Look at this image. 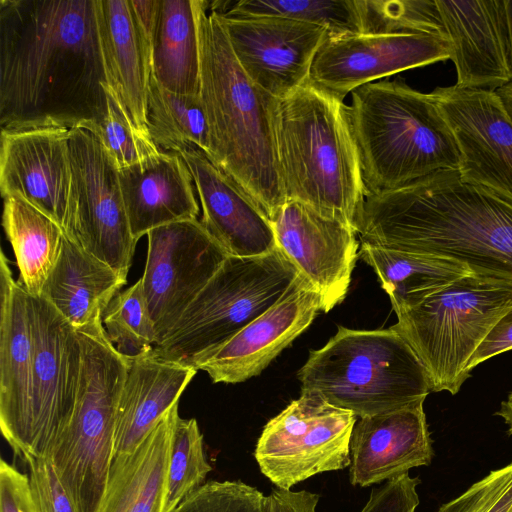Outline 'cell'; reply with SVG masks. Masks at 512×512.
Returning <instances> with one entry per match:
<instances>
[{"mask_svg":"<svg viewBox=\"0 0 512 512\" xmlns=\"http://www.w3.org/2000/svg\"><path fill=\"white\" fill-rule=\"evenodd\" d=\"M76 330L82 347L77 400L46 457L77 511L96 512L114 460L115 411L128 361L108 340L102 318Z\"/></svg>","mask_w":512,"mask_h":512,"instance_id":"cell-7","label":"cell"},{"mask_svg":"<svg viewBox=\"0 0 512 512\" xmlns=\"http://www.w3.org/2000/svg\"><path fill=\"white\" fill-rule=\"evenodd\" d=\"M505 109L512 119V82L496 90Z\"/></svg>","mask_w":512,"mask_h":512,"instance_id":"cell-47","label":"cell"},{"mask_svg":"<svg viewBox=\"0 0 512 512\" xmlns=\"http://www.w3.org/2000/svg\"><path fill=\"white\" fill-rule=\"evenodd\" d=\"M510 61L512 64V0H499Z\"/></svg>","mask_w":512,"mask_h":512,"instance_id":"cell-45","label":"cell"},{"mask_svg":"<svg viewBox=\"0 0 512 512\" xmlns=\"http://www.w3.org/2000/svg\"><path fill=\"white\" fill-rule=\"evenodd\" d=\"M437 512H512V462L491 471Z\"/></svg>","mask_w":512,"mask_h":512,"instance_id":"cell-39","label":"cell"},{"mask_svg":"<svg viewBox=\"0 0 512 512\" xmlns=\"http://www.w3.org/2000/svg\"><path fill=\"white\" fill-rule=\"evenodd\" d=\"M69 150L72 182L64 235L127 279L138 241L118 169L92 128L70 129Z\"/></svg>","mask_w":512,"mask_h":512,"instance_id":"cell-10","label":"cell"},{"mask_svg":"<svg viewBox=\"0 0 512 512\" xmlns=\"http://www.w3.org/2000/svg\"><path fill=\"white\" fill-rule=\"evenodd\" d=\"M118 172L130 229L137 241L154 228L197 219L193 178L180 154L161 151Z\"/></svg>","mask_w":512,"mask_h":512,"instance_id":"cell-24","label":"cell"},{"mask_svg":"<svg viewBox=\"0 0 512 512\" xmlns=\"http://www.w3.org/2000/svg\"><path fill=\"white\" fill-rule=\"evenodd\" d=\"M360 242L461 263L512 285V201L442 170L396 189L368 194Z\"/></svg>","mask_w":512,"mask_h":512,"instance_id":"cell-2","label":"cell"},{"mask_svg":"<svg viewBox=\"0 0 512 512\" xmlns=\"http://www.w3.org/2000/svg\"><path fill=\"white\" fill-rule=\"evenodd\" d=\"M298 276L278 248L260 257L228 256L152 354L198 370L287 294Z\"/></svg>","mask_w":512,"mask_h":512,"instance_id":"cell-8","label":"cell"},{"mask_svg":"<svg viewBox=\"0 0 512 512\" xmlns=\"http://www.w3.org/2000/svg\"><path fill=\"white\" fill-rule=\"evenodd\" d=\"M2 224L19 269V283L34 297L42 288L58 259L63 229L24 199L3 198Z\"/></svg>","mask_w":512,"mask_h":512,"instance_id":"cell-31","label":"cell"},{"mask_svg":"<svg viewBox=\"0 0 512 512\" xmlns=\"http://www.w3.org/2000/svg\"><path fill=\"white\" fill-rule=\"evenodd\" d=\"M198 14L200 87L210 129L211 161L272 221L285 204L274 129L276 98L257 86L237 61L221 18Z\"/></svg>","mask_w":512,"mask_h":512,"instance_id":"cell-3","label":"cell"},{"mask_svg":"<svg viewBox=\"0 0 512 512\" xmlns=\"http://www.w3.org/2000/svg\"><path fill=\"white\" fill-rule=\"evenodd\" d=\"M37 512H78L48 457H24Z\"/></svg>","mask_w":512,"mask_h":512,"instance_id":"cell-40","label":"cell"},{"mask_svg":"<svg viewBox=\"0 0 512 512\" xmlns=\"http://www.w3.org/2000/svg\"><path fill=\"white\" fill-rule=\"evenodd\" d=\"M274 129L286 201L356 231L368 192L343 100L309 80L276 100Z\"/></svg>","mask_w":512,"mask_h":512,"instance_id":"cell-4","label":"cell"},{"mask_svg":"<svg viewBox=\"0 0 512 512\" xmlns=\"http://www.w3.org/2000/svg\"><path fill=\"white\" fill-rule=\"evenodd\" d=\"M423 404L357 419L350 441L352 485L380 484L431 463L434 452Z\"/></svg>","mask_w":512,"mask_h":512,"instance_id":"cell-22","label":"cell"},{"mask_svg":"<svg viewBox=\"0 0 512 512\" xmlns=\"http://www.w3.org/2000/svg\"><path fill=\"white\" fill-rule=\"evenodd\" d=\"M148 130L162 151L202 152L210 160L211 138L199 95H184L163 88L152 76L148 96Z\"/></svg>","mask_w":512,"mask_h":512,"instance_id":"cell-32","label":"cell"},{"mask_svg":"<svg viewBox=\"0 0 512 512\" xmlns=\"http://www.w3.org/2000/svg\"><path fill=\"white\" fill-rule=\"evenodd\" d=\"M180 155L200 199V221L229 256L260 257L277 249L271 220L240 186L202 152Z\"/></svg>","mask_w":512,"mask_h":512,"instance_id":"cell-21","label":"cell"},{"mask_svg":"<svg viewBox=\"0 0 512 512\" xmlns=\"http://www.w3.org/2000/svg\"><path fill=\"white\" fill-rule=\"evenodd\" d=\"M0 512H37L29 476L4 459L0 462Z\"/></svg>","mask_w":512,"mask_h":512,"instance_id":"cell-42","label":"cell"},{"mask_svg":"<svg viewBox=\"0 0 512 512\" xmlns=\"http://www.w3.org/2000/svg\"><path fill=\"white\" fill-rule=\"evenodd\" d=\"M34 339L30 295L0 256V428L23 456L30 425Z\"/></svg>","mask_w":512,"mask_h":512,"instance_id":"cell-20","label":"cell"},{"mask_svg":"<svg viewBox=\"0 0 512 512\" xmlns=\"http://www.w3.org/2000/svg\"><path fill=\"white\" fill-rule=\"evenodd\" d=\"M97 18L108 84L132 121L148 130L152 51L138 29L130 0H97Z\"/></svg>","mask_w":512,"mask_h":512,"instance_id":"cell-26","label":"cell"},{"mask_svg":"<svg viewBox=\"0 0 512 512\" xmlns=\"http://www.w3.org/2000/svg\"><path fill=\"white\" fill-rule=\"evenodd\" d=\"M69 131L67 128L1 130L2 197L26 200L63 231L72 182Z\"/></svg>","mask_w":512,"mask_h":512,"instance_id":"cell-18","label":"cell"},{"mask_svg":"<svg viewBox=\"0 0 512 512\" xmlns=\"http://www.w3.org/2000/svg\"><path fill=\"white\" fill-rule=\"evenodd\" d=\"M512 350V307L493 326L467 364L470 373L477 365Z\"/></svg>","mask_w":512,"mask_h":512,"instance_id":"cell-43","label":"cell"},{"mask_svg":"<svg viewBox=\"0 0 512 512\" xmlns=\"http://www.w3.org/2000/svg\"><path fill=\"white\" fill-rule=\"evenodd\" d=\"M449 43L418 32L359 33L328 37L312 65L310 81L343 100L373 80L450 59Z\"/></svg>","mask_w":512,"mask_h":512,"instance_id":"cell-16","label":"cell"},{"mask_svg":"<svg viewBox=\"0 0 512 512\" xmlns=\"http://www.w3.org/2000/svg\"><path fill=\"white\" fill-rule=\"evenodd\" d=\"M277 248L317 292L321 311L341 303L358 257L351 226L298 201H286L272 219Z\"/></svg>","mask_w":512,"mask_h":512,"instance_id":"cell-17","label":"cell"},{"mask_svg":"<svg viewBox=\"0 0 512 512\" xmlns=\"http://www.w3.org/2000/svg\"><path fill=\"white\" fill-rule=\"evenodd\" d=\"M202 0H159L151 74L165 89L199 95L198 14Z\"/></svg>","mask_w":512,"mask_h":512,"instance_id":"cell-29","label":"cell"},{"mask_svg":"<svg viewBox=\"0 0 512 512\" xmlns=\"http://www.w3.org/2000/svg\"><path fill=\"white\" fill-rule=\"evenodd\" d=\"M266 496L241 480L204 483L172 512H265Z\"/></svg>","mask_w":512,"mask_h":512,"instance_id":"cell-38","label":"cell"},{"mask_svg":"<svg viewBox=\"0 0 512 512\" xmlns=\"http://www.w3.org/2000/svg\"><path fill=\"white\" fill-rule=\"evenodd\" d=\"M147 238L140 279L157 345L229 255L198 219L154 228Z\"/></svg>","mask_w":512,"mask_h":512,"instance_id":"cell-12","label":"cell"},{"mask_svg":"<svg viewBox=\"0 0 512 512\" xmlns=\"http://www.w3.org/2000/svg\"><path fill=\"white\" fill-rule=\"evenodd\" d=\"M347 117L368 194L460 168L456 139L430 93L402 81L368 83L352 92Z\"/></svg>","mask_w":512,"mask_h":512,"instance_id":"cell-5","label":"cell"},{"mask_svg":"<svg viewBox=\"0 0 512 512\" xmlns=\"http://www.w3.org/2000/svg\"><path fill=\"white\" fill-rule=\"evenodd\" d=\"M319 496L306 491L274 489L266 496L265 512H317Z\"/></svg>","mask_w":512,"mask_h":512,"instance_id":"cell-44","label":"cell"},{"mask_svg":"<svg viewBox=\"0 0 512 512\" xmlns=\"http://www.w3.org/2000/svg\"><path fill=\"white\" fill-rule=\"evenodd\" d=\"M126 282L110 266L64 235L58 259L40 297L75 329H81L102 318Z\"/></svg>","mask_w":512,"mask_h":512,"instance_id":"cell-28","label":"cell"},{"mask_svg":"<svg viewBox=\"0 0 512 512\" xmlns=\"http://www.w3.org/2000/svg\"><path fill=\"white\" fill-rule=\"evenodd\" d=\"M430 95L456 139L462 179L512 201V119L496 91L454 84Z\"/></svg>","mask_w":512,"mask_h":512,"instance_id":"cell-15","label":"cell"},{"mask_svg":"<svg viewBox=\"0 0 512 512\" xmlns=\"http://www.w3.org/2000/svg\"><path fill=\"white\" fill-rule=\"evenodd\" d=\"M219 17L246 75L276 99L310 80L315 57L329 37L325 27L279 16Z\"/></svg>","mask_w":512,"mask_h":512,"instance_id":"cell-14","label":"cell"},{"mask_svg":"<svg viewBox=\"0 0 512 512\" xmlns=\"http://www.w3.org/2000/svg\"><path fill=\"white\" fill-rule=\"evenodd\" d=\"M208 9L222 16H279L319 25L329 37L362 33L358 0H240L209 1Z\"/></svg>","mask_w":512,"mask_h":512,"instance_id":"cell-33","label":"cell"},{"mask_svg":"<svg viewBox=\"0 0 512 512\" xmlns=\"http://www.w3.org/2000/svg\"><path fill=\"white\" fill-rule=\"evenodd\" d=\"M301 392L315 393L357 418L424 403L427 373L408 343L392 329L338 326L298 372Z\"/></svg>","mask_w":512,"mask_h":512,"instance_id":"cell-6","label":"cell"},{"mask_svg":"<svg viewBox=\"0 0 512 512\" xmlns=\"http://www.w3.org/2000/svg\"><path fill=\"white\" fill-rule=\"evenodd\" d=\"M321 311L317 292L299 275L291 290L204 361L213 383L234 384L259 375Z\"/></svg>","mask_w":512,"mask_h":512,"instance_id":"cell-19","label":"cell"},{"mask_svg":"<svg viewBox=\"0 0 512 512\" xmlns=\"http://www.w3.org/2000/svg\"><path fill=\"white\" fill-rule=\"evenodd\" d=\"M102 324L108 340L127 360L153 352L157 341L141 279L113 298Z\"/></svg>","mask_w":512,"mask_h":512,"instance_id":"cell-34","label":"cell"},{"mask_svg":"<svg viewBox=\"0 0 512 512\" xmlns=\"http://www.w3.org/2000/svg\"><path fill=\"white\" fill-rule=\"evenodd\" d=\"M418 477L405 473L372 489L360 512H416L419 505Z\"/></svg>","mask_w":512,"mask_h":512,"instance_id":"cell-41","label":"cell"},{"mask_svg":"<svg viewBox=\"0 0 512 512\" xmlns=\"http://www.w3.org/2000/svg\"><path fill=\"white\" fill-rule=\"evenodd\" d=\"M30 295V294H29ZM34 339L27 456L46 457L77 400L82 347L77 330L44 298L30 295Z\"/></svg>","mask_w":512,"mask_h":512,"instance_id":"cell-13","label":"cell"},{"mask_svg":"<svg viewBox=\"0 0 512 512\" xmlns=\"http://www.w3.org/2000/svg\"><path fill=\"white\" fill-rule=\"evenodd\" d=\"M359 256L376 273L398 312L421 303L459 278L473 274L451 259L360 242Z\"/></svg>","mask_w":512,"mask_h":512,"instance_id":"cell-30","label":"cell"},{"mask_svg":"<svg viewBox=\"0 0 512 512\" xmlns=\"http://www.w3.org/2000/svg\"><path fill=\"white\" fill-rule=\"evenodd\" d=\"M176 403L130 454L115 457L96 512H163Z\"/></svg>","mask_w":512,"mask_h":512,"instance_id":"cell-27","label":"cell"},{"mask_svg":"<svg viewBox=\"0 0 512 512\" xmlns=\"http://www.w3.org/2000/svg\"><path fill=\"white\" fill-rule=\"evenodd\" d=\"M460 88L497 89L512 82L499 0H436Z\"/></svg>","mask_w":512,"mask_h":512,"instance_id":"cell-23","label":"cell"},{"mask_svg":"<svg viewBox=\"0 0 512 512\" xmlns=\"http://www.w3.org/2000/svg\"><path fill=\"white\" fill-rule=\"evenodd\" d=\"M496 414L504 420L508 427V432L512 434V392L502 401Z\"/></svg>","mask_w":512,"mask_h":512,"instance_id":"cell-46","label":"cell"},{"mask_svg":"<svg viewBox=\"0 0 512 512\" xmlns=\"http://www.w3.org/2000/svg\"><path fill=\"white\" fill-rule=\"evenodd\" d=\"M115 411L114 458L130 454L179 401L197 369L152 353L130 359Z\"/></svg>","mask_w":512,"mask_h":512,"instance_id":"cell-25","label":"cell"},{"mask_svg":"<svg viewBox=\"0 0 512 512\" xmlns=\"http://www.w3.org/2000/svg\"><path fill=\"white\" fill-rule=\"evenodd\" d=\"M511 307V284L469 274L398 312L390 329L422 363L431 392L455 395L471 376V356Z\"/></svg>","mask_w":512,"mask_h":512,"instance_id":"cell-9","label":"cell"},{"mask_svg":"<svg viewBox=\"0 0 512 512\" xmlns=\"http://www.w3.org/2000/svg\"><path fill=\"white\" fill-rule=\"evenodd\" d=\"M107 111L103 120L92 127L118 170L142 163L161 150L149 134L132 121L123 101L108 83L105 84Z\"/></svg>","mask_w":512,"mask_h":512,"instance_id":"cell-36","label":"cell"},{"mask_svg":"<svg viewBox=\"0 0 512 512\" xmlns=\"http://www.w3.org/2000/svg\"><path fill=\"white\" fill-rule=\"evenodd\" d=\"M211 470L196 419L178 416L171 438L163 512H172L202 486Z\"/></svg>","mask_w":512,"mask_h":512,"instance_id":"cell-35","label":"cell"},{"mask_svg":"<svg viewBox=\"0 0 512 512\" xmlns=\"http://www.w3.org/2000/svg\"><path fill=\"white\" fill-rule=\"evenodd\" d=\"M97 0L0 1V127L91 128L107 111Z\"/></svg>","mask_w":512,"mask_h":512,"instance_id":"cell-1","label":"cell"},{"mask_svg":"<svg viewBox=\"0 0 512 512\" xmlns=\"http://www.w3.org/2000/svg\"><path fill=\"white\" fill-rule=\"evenodd\" d=\"M362 33L418 32L445 39L436 0H358Z\"/></svg>","mask_w":512,"mask_h":512,"instance_id":"cell-37","label":"cell"},{"mask_svg":"<svg viewBox=\"0 0 512 512\" xmlns=\"http://www.w3.org/2000/svg\"><path fill=\"white\" fill-rule=\"evenodd\" d=\"M357 416L319 395L301 392L270 419L259 436L254 456L261 473L278 489L350 465V441Z\"/></svg>","mask_w":512,"mask_h":512,"instance_id":"cell-11","label":"cell"}]
</instances>
